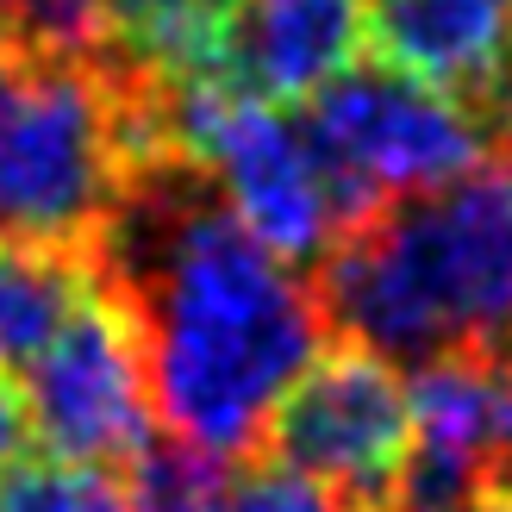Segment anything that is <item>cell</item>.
Instances as JSON below:
<instances>
[{
    "label": "cell",
    "mask_w": 512,
    "mask_h": 512,
    "mask_svg": "<svg viewBox=\"0 0 512 512\" xmlns=\"http://www.w3.org/2000/svg\"><path fill=\"white\" fill-rule=\"evenodd\" d=\"M200 512H350L338 494L325 488V481L300 475L288 463H250V469H225L213 500Z\"/></svg>",
    "instance_id": "obj_14"
},
{
    "label": "cell",
    "mask_w": 512,
    "mask_h": 512,
    "mask_svg": "<svg viewBox=\"0 0 512 512\" xmlns=\"http://www.w3.org/2000/svg\"><path fill=\"white\" fill-rule=\"evenodd\" d=\"M325 325L375 356H512V138L456 182L369 213L325 256Z\"/></svg>",
    "instance_id": "obj_2"
},
{
    "label": "cell",
    "mask_w": 512,
    "mask_h": 512,
    "mask_svg": "<svg viewBox=\"0 0 512 512\" xmlns=\"http://www.w3.org/2000/svg\"><path fill=\"white\" fill-rule=\"evenodd\" d=\"M207 7H238V0H207Z\"/></svg>",
    "instance_id": "obj_16"
},
{
    "label": "cell",
    "mask_w": 512,
    "mask_h": 512,
    "mask_svg": "<svg viewBox=\"0 0 512 512\" xmlns=\"http://www.w3.org/2000/svg\"><path fill=\"white\" fill-rule=\"evenodd\" d=\"M469 512H512V488H488V494H481Z\"/></svg>",
    "instance_id": "obj_15"
},
{
    "label": "cell",
    "mask_w": 512,
    "mask_h": 512,
    "mask_svg": "<svg viewBox=\"0 0 512 512\" xmlns=\"http://www.w3.org/2000/svg\"><path fill=\"white\" fill-rule=\"evenodd\" d=\"M0 512H138L113 469L63 463V456H19L0 469Z\"/></svg>",
    "instance_id": "obj_11"
},
{
    "label": "cell",
    "mask_w": 512,
    "mask_h": 512,
    "mask_svg": "<svg viewBox=\"0 0 512 512\" xmlns=\"http://www.w3.org/2000/svg\"><path fill=\"white\" fill-rule=\"evenodd\" d=\"M25 425L32 438L88 469H125L132 456L157 444V400H150L144 344L132 306L119 300L107 275L69 313V325L44 344V356L19 375Z\"/></svg>",
    "instance_id": "obj_6"
},
{
    "label": "cell",
    "mask_w": 512,
    "mask_h": 512,
    "mask_svg": "<svg viewBox=\"0 0 512 512\" xmlns=\"http://www.w3.org/2000/svg\"><path fill=\"white\" fill-rule=\"evenodd\" d=\"M100 263L82 250L0 244V375H25L69 313L94 294Z\"/></svg>",
    "instance_id": "obj_10"
},
{
    "label": "cell",
    "mask_w": 512,
    "mask_h": 512,
    "mask_svg": "<svg viewBox=\"0 0 512 512\" xmlns=\"http://www.w3.org/2000/svg\"><path fill=\"white\" fill-rule=\"evenodd\" d=\"M369 44L381 63L481 107L512 88V0H375Z\"/></svg>",
    "instance_id": "obj_9"
},
{
    "label": "cell",
    "mask_w": 512,
    "mask_h": 512,
    "mask_svg": "<svg viewBox=\"0 0 512 512\" xmlns=\"http://www.w3.org/2000/svg\"><path fill=\"white\" fill-rule=\"evenodd\" d=\"M275 463L325 481L338 500L369 512L394 488V475L413 450V400L388 356L363 344L319 350L306 375L281 394L269 419Z\"/></svg>",
    "instance_id": "obj_7"
},
{
    "label": "cell",
    "mask_w": 512,
    "mask_h": 512,
    "mask_svg": "<svg viewBox=\"0 0 512 512\" xmlns=\"http://www.w3.org/2000/svg\"><path fill=\"white\" fill-rule=\"evenodd\" d=\"M132 175V75L0 38V244L88 256Z\"/></svg>",
    "instance_id": "obj_3"
},
{
    "label": "cell",
    "mask_w": 512,
    "mask_h": 512,
    "mask_svg": "<svg viewBox=\"0 0 512 512\" xmlns=\"http://www.w3.org/2000/svg\"><path fill=\"white\" fill-rule=\"evenodd\" d=\"M306 132L363 225L394 200L431 194L475 169L494 144V119L481 100L444 94L394 63H350L313 94Z\"/></svg>",
    "instance_id": "obj_5"
},
{
    "label": "cell",
    "mask_w": 512,
    "mask_h": 512,
    "mask_svg": "<svg viewBox=\"0 0 512 512\" xmlns=\"http://www.w3.org/2000/svg\"><path fill=\"white\" fill-rule=\"evenodd\" d=\"M144 82V75H138ZM157 138L169 157H182L207 182L225 213L250 238H263L281 263H319L350 232L356 213L338 194L331 169L319 157L306 119L288 107L250 94L225 75H194V82H144Z\"/></svg>",
    "instance_id": "obj_4"
},
{
    "label": "cell",
    "mask_w": 512,
    "mask_h": 512,
    "mask_svg": "<svg viewBox=\"0 0 512 512\" xmlns=\"http://www.w3.org/2000/svg\"><path fill=\"white\" fill-rule=\"evenodd\" d=\"M369 13L363 0H238L225 13L219 75L250 94L294 107L363 63Z\"/></svg>",
    "instance_id": "obj_8"
},
{
    "label": "cell",
    "mask_w": 512,
    "mask_h": 512,
    "mask_svg": "<svg viewBox=\"0 0 512 512\" xmlns=\"http://www.w3.org/2000/svg\"><path fill=\"white\" fill-rule=\"evenodd\" d=\"M94 250L132 306L169 438L219 463L256 450L281 394L325 350V313L300 269L250 238L182 157L132 175Z\"/></svg>",
    "instance_id": "obj_1"
},
{
    "label": "cell",
    "mask_w": 512,
    "mask_h": 512,
    "mask_svg": "<svg viewBox=\"0 0 512 512\" xmlns=\"http://www.w3.org/2000/svg\"><path fill=\"white\" fill-rule=\"evenodd\" d=\"M219 475H225L219 456L169 438V444H150L144 456L125 463V494H132L138 512H200L213 500Z\"/></svg>",
    "instance_id": "obj_12"
},
{
    "label": "cell",
    "mask_w": 512,
    "mask_h": 512,
    "mask_svg": "<svg viewBox=\"0 0 512 512\" xmlns=\"http://www.w3.org/2000/svg\"><path fill=\"white\" fill-rule=\"evenodd\" d=\"M0 38L100 57L107 50V0H0Z\"/></svg>",
    "instance_id": "obj_13"
}]
</instances>
